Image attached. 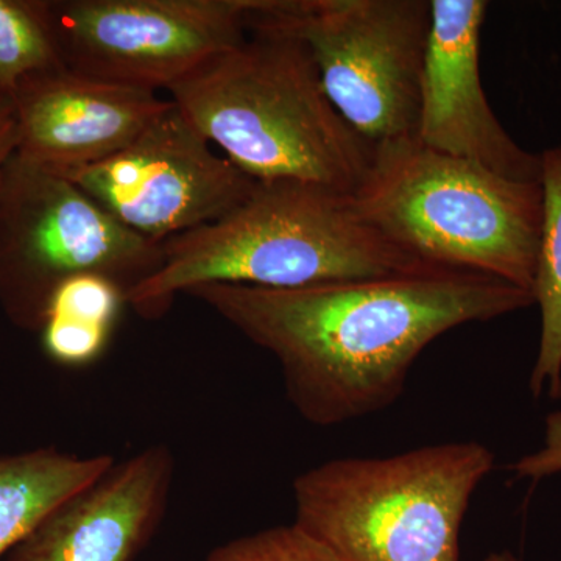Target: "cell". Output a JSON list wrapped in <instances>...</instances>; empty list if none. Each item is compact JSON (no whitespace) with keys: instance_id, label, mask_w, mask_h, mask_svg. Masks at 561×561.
Masks as SVG:
<instances>
[{"instance_id":"ba28073f","label":"cell","mask_w":561,"mask_h":561,"mask_svg":"<svg viewBox=\"0 0 561 561\" xmlns=\"http://www.w3.org/2000/svg\"><path fill=\"white\" fill-rule=\"evenodd\" d=\"M256 0H50L66 68L158 92L239 46Z\"/></svg>"},{"instance_id":"ac0fdd59","label":"cell","mask_w":561,"mask_h":561,"mask_svg":"<svg viewBox=\"0 0 561 561\" xmlns=\"http://www.w3.org/2000/svg\"><path fill=\"white\" fill-rule=\"evenodd\" d=\"M516 479L541 481L561 472V412L546 416L545 446L538 453L524 456L512 467Z\"/></svg>"},{"instance_id":"e0dca14e","label":"cell","mask_w":561,"mask_h":561,"mask_svg":"<svg viewBox=\"0 0 561 561\" xmlns=\"http://www.w3.org/2000/svg\"><path fill=\"white\" fill-rule=\"evenodd\" d=\"M203 561H341L301 527L289 526L243 535L217 546Z\"/></svg>"},{"instance_id":"30bf717a","label":"cell","mask_w":561,"mask_h":561,"mask_svg":"<svg viewBox=\"0 0 561 561\" xmlns=\"http://www.w3.org/2000/svg\"><path fill=\"white\" fill-rule=\"evenodd\" d=\"M485 0H431L416 139L513 181H540V153L524 150L491 110L481 80Z\"/></svg>"},{"instance_id":"44dd1931","label":"cell","mask_w":561,"mask_h":561,"mask_svg":"<svg viewBox=\"0 0 561 561\" xmlns=\"http://www.w3.org/2000/svg\"><path fill=\"white\" fill-rule=\"evenodd\" d=\"M0 103H5V102L0 101Z\"/></svg>"},{"instance_id":"ffe728a7","label":"cell","mask_w":561,"mask_h":561,"mask_svg":"<svg viewBox=\"0 0 561 561\" xmlns=\"http://www.w3.org/2000/svg\"><path fill=\"white\" fill-rule=\"evenodd\" d=\"M483 561H522L515 553L508 551L491 552Z\"/></svg>"},{"instance_id":"3957f363","label":"cell","mask_w":561,"mask_h":561,"mask_svg":"<svg viewBox=\"0 0 561 561\" xmlns=\"http://www.w3.org/2000/svg\"><path fill=\"white\" fill-rule=\"evenodd\" d=\"M239 46L169 94L187 121L256 181L297 180L354 194L373 147L332 105L301 39L249 22Z\"/></svg>"},{"instance_id":"9a60e30c","label":"cell","mask_w":561,"mask_h":561,"mask_svg":"<svg viewBox=\"0 0 561 561\" xmlns=\"http://www.w3.org/2000/svg\"><path fill=\"white\" fill-rule=\"evenodd\" d=\"M542 219L531 297L540 308L541 334L530 375L535 398H561V146L540 153Z\"/></svg>"},{"instance_id":"d6986e66","label":"cell","mask_w":561,"mask_h":561,"mask_svg":"<svg viewBox=\"0 0 561 561\" xmlns=\"http://www.w3.org/2000/svg\"><path fill=\"white\" fill-rule=\"evenodd\" d=\"M14 153H16V125H14L9 103H0V181Z\"/></svg>"},{"instance_id":"2e32d148","label":"cell","mask_w":561,"mask_h":561,"mask_svg":"<svg viewBox=\"0 0 561 561\" xmlns=\"http://www.w3.org/2000/svg\"><path fill=\"white\" fill-rule=\"evenodd\" d=\"M50 0H0V101L32 77L65 69Z\"/></svg>"},{"instance_id":"5bb4252c","label":"cell","mask_w":561,"mask_h":561,"mask_svg":"<svg viewBox=\"0 0 561 561\" xmlns=\"http://www.w3.org/2000/svg\"><path fill=\"white\" fill-rule=\"evenodd\" d=\"M127 305V294L113 280L80 275L62 284L51 298L41 330L47 356L65 367H87L102 356Z\"/></svg>"},{"instance_id":"7a4b0ae2","label":"cell","mask_w":561,"mask_h":561,"mask_svg":"<svg viewBox=\"0 0 561 561\" xmlns=\"http://www.w3.org/2000/svg\"><path fill=\"white\" fill-rule=\"evenodd\" d=\"M362 216L353 194L297 180L256 181L227 216L164 242L160 271L127 305L146 320L201 284L297 289L423 267Z\"/></svg>"},{"instance_id":"6da1fadb","label":"cell","mask_w":561,"mask_h":561,"mask_svg":"<svg viewBox=\"0 0 561 561\" xmlns=\"http://www.w3.org/2000/svg\"><path fill=\"white\" fill-rule=\"evenodd\" d=\"M184 295L275 356L291 408L317 427L389 409L420 354L454 328L534 306L507 280L434 265L297 289L201 284Z\"/></svg>"},{"instance_id":"8fae6325","label":"cell","mask_w":561,"mask_h":561,"mask_svg":"<svg viewBox=\"0 0 561 561\" xmlns=\"http://www.w3.org/2000/svg\"><path fill=\"white\" fill-rule=\"evenodd\" d=\"M9 105L18 157L65 176L130 146L172 101L65 68L25 80Z\"/></svg>"},{"instance_id":"7c38bea8","label":"cell","mask_w":561,"mask_h":561,"mask_svg":"<svg viewBox=\"0 0 561 561\" xmlns=\"http://www.w3.org/2000/svg\"><path fill=\"white\" fill-rule=\"evenodd\" d=\"M175 472L164 443L114 461L28 531L5 561H136L164 522Z\"/></svg>"},{"instance_id":"9c48e42d","label":"cell","mask_w":561,"mask_h":561,"mask_svg":"<svg viewBox=\"0 0 561 561\" xmlns=\"http://www.w3.org/2000/svg\"><path fill=\"white\" fill-rule=\"evenodd\" d=\"M65 179L122 225L157 243L227 216L256 184L216 153L173 102L130 146Z\"/></svg>"},{"instance_id":"277c9868","label":"cell","mask_w":561,"mask_h":561,"mask_svg":"<svg viewBox=\"0 0 561 561\" xmlns=\"http://www.w3.org/2000/svg\"><path fill=\"white\" fill-rule=\"evenodd\" d=\"M353 197L368 224L421 264L483 273L531 294L540 181L504 179L405 138L373 147Z\"/></svg>"},{"instance_id":"8992f818","label":"cell","mask_w":561,"mask_h":561,"mask_svg":"<svg viewBox=\"0 0 561 561\" xmlns=\"http://www.w3.org/2000/svg\"><path fill=\"white\" fill-rule=\"evenodd\" d=\"M164 243L136 234L76 183L16 153L0 181V309L41 332L51 298L80 275L105 276L130 294L160 271Z\"/></svg>"},{"instance_id":"5b68a950","label":"cell","mask_w":561,"mask_h":561,"mask_svg":"<svg viewBox=\"0 0 561 561\" xmlns=\"http://www.w3.org/2000/svg\"><path fill=\"white\" fill-rule=\"evenodd\" d=\"M493 467L479 442L328 460L291 483L294 523L341 561H460L465 516Z\"/></svg>"},{"instance_id":"4fadbf2b","label":"cell","mask_w":561,"mask_h":561,"mask_svg":"<svg viewBox=\"0 0 561 561\" xmlns=\"http://www.w3.org/2000/svg\"><path fill=\"white\" fill-rule=\"evenodd\" d=\"M114 461L110 454L79 456L51 446L0 456V559Z\"/></svg>"},{"instance_id":"52a82bcc","label":"cell","mask_w":561,"mask_h":561,"mask_svg":"<svg viewBox=\"0 0 561 561\" xmlns=\"http://www.w3.org/2000/svg\"><path fill=\"white\" fill-rule=\"evenodd\" d=\"M249 22L308 46L332 105L365 142L416 138L431 0H256Z\"/></svg>"}]
</instances>
